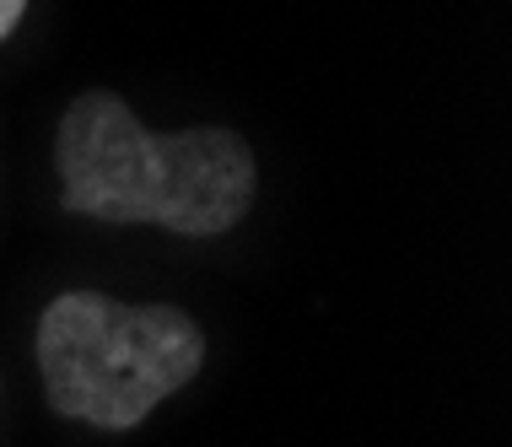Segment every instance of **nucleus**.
I'll list each match as a JSON object with an SVG mask.
<instances>
[{"mask_svg":"<svg viewBox=\"0 0 512 447\" xmlns=\"http://www.w3.org/2000/svg\"><path fill=\"white\" fill-rule=\"evenodd\" d=\"M65 211L178 237H216L254 205L259 167L243 135L178 130L151 135L114 92H81L54 135Z\"/></svg>","mask_w":512,"mask_h":447,"instance_id":"nucleus-1","label":"nucleus"},{"mask_svg":"<svg viewBox=\"0 0 512 447\" xmlns=\"http://www.w3.org/2000/svg\"><path fill=\"white\" fill-rule=\"evenodd\" d=\"M205 361V334L178 307H124L98 291H65L38 324V372L49 404L108 431L141 426Z\"/></svg>","mask_w":512,"mask_h":447,"instance_id":"nucleus-2","label":"nucleus"},{"mask_svg":"<svg viewBox=\"0 0 512 447\" xmlns=\"http://www.w3.org/2000/svg\"><path fill=\"white\" fill-rule=\"evenodd\" d=\"M22 11H27V0H0V38H11V27L22 22Z\"/></svg>","mask_w":512,"mask_h":447,"instance_id":"nucleus-3","label":"nucleus"}]
</instances>
